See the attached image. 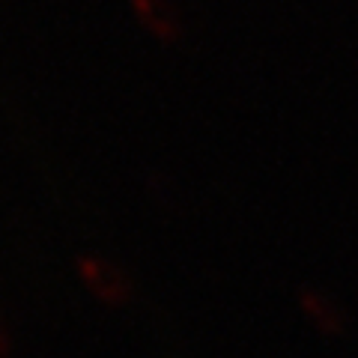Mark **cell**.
I'll return each instance as SVG.
<instances>
[{
	"instance_id": "6da1fadb",
	"label": "cell",
	"mask_w": 358,
	"mask_h": 358,
	"mask_svg": "<svg viewBox=\"0 0 358 358\" xmlns=\"http://www.w3.org/2000/svg\"><path fill=\"white\" fill-rule=\"evenodd\" d=\"M75 272L78 281L96 301H102L105 308H126L134 296V284L126 275V268L110 263L108 257L99 254H78L75 257Z\"/></svg>"
},
{
	"instance_id": "7a4b0ae2",
	"label": "cell",
	"mask_w": 358,
	"mask_h": 358,
	"mask_svg": "<svg viewBox=\"0 0 358 358\" xmlns=\"http://www.w3.org/2000/svg\"><path fill=\"white\" fill-rule=\"evenodd\" d=\"M129 6L143 33L159 45H176L185 36V24L171 0H129Z\"/></svg>"
},
{
	"instance_id": "3957f363",
	"label": "cell",
	"mask_w": 358,
	"mask_h": 358,
	"mask_svg": "<svg viewBox=\"0 0 358 358\" xmlns=\"http://www.w3.org/2000/svg\"><path fill=\"white\" fill-rule=\"evenodd\" d=\"M299 310L313 329H317L322 338H343L346 329H350V320H346L343 308L334 301L331 296H326L317 287H301L299 289Z\"/></svg>"
},
{
	"instance_id": "277c9868",
	"label": "cell",
	"mask_w": 358,
	"mask_h": 358,
	"mask_svg": "<svg viewBox=\"0 0 358 358\" xmlns=\"http://www.w3.org/2000/svg\"><path fill=\"white\" fill-rule=\"evenodd\" d=\"M9 350H13V341H9L6 329L0 326V358H3V355H9Z\"/></svg>"
}]
</instances>
